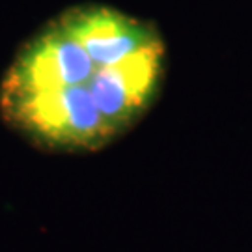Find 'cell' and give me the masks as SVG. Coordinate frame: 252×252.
Here are the masks:
<instances>
[{"label": "cell", "instance_id": "6da1fadb", "mask_svg": "<svg viewBox=\"0 0 252 252\" xmlns=\"http://www.w3.org/2000/svg\"><path fill=\"white\" fill-rule=\"evenodd\" d=\"M133 84L129 60L97 62L60 15L9 65L0 84V112L32 144L54 152H94L116 138L108 120Z\"/></svg>", "mask_w": 252, "mask_h": 252}]
</instances>
